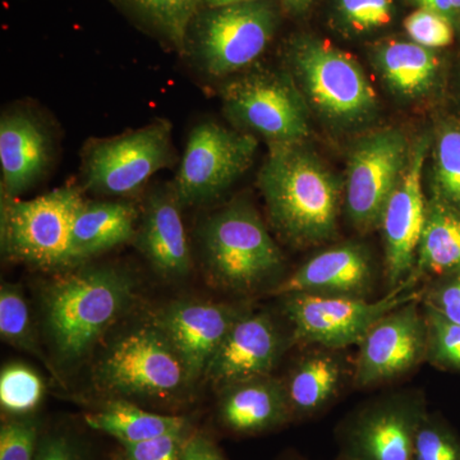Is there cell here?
Instances as JSON below:
<instances>
[{
  "label": "cell",
  "instance_id": "obj_22",
  "mask_svg": "<svg viewBox=\"0 0 460 460\" xmlns=\"http://www.w3.org/2000/svg\"><path fill=\"white\" fill-rule=\"evenodd\" d=\"M48 133L35 118L21 111L3 114L0 120L2 195L18 198L44 175L50 163Z\"/></svg>",
  "mask_w": 460,
  "mask_h": 460
},
{
  "label": "cell",
  "instance_id": "obj_19",
  "mask_svg": "<svg viewBox=\"0 0 460 460\" xmlns=\"http://www.w3.org/2000/svg\"><path fill=\"white\" fill-rule=\"evenodd\" d=\"M290 366L284 386L293 422L317 419L353 385V363L344 350L310 345Z\"/></svg>",
  "mask_w": 460,
  "mask_h": 460
},
{
  "label": "cell",
  "instance_id": "obj_34",
  "mask_svg": "<svg viewBox=\"0 0 460 460\" xmlns=\"http://www.w3.org/2000/svg\"><path fill=\"white\" fill-rule=\"evenodd\" d=\"M39 423L32 417H14L0 429V460H35Z\"/></svg>",
  "mask_w": 460,
  "mask_h": 460
},
{
  "label": "cell",
  "instance_id": "obj_18",
  "mask_svg": "<svg viewBox=\"0 0 460 460\" xmlns=\"http://www.w3.org/2000/svg\"><path fill=\"white\" fill-rule=\"evenodd\" d=\"M376 279V265L368 248L347 242L316 253L269 293L370 298Z\"/></svg>",
  "mask_w": 460,
  "mask_h": 460
},
{
  "label": "cell",
  "instance_id": "obj_31",
  "mask_svg": "<svg viewBox=\"0 0 460 460\" xmlns=\"http://www.w3.org/2000/svg\"><path fill=\"white\" fill-rule=\"evenodd\" d=\"M411 460H460V436L440 413L426 414L414 438Z\"/></svg>",
  "mask_w": 460,
  "mask_h": 460
},
{
  "label": "cell",
  "instance_id": "obj_11",
  "mask_svg": "<svg viewBox=\"0 0 460 460\" xmlns=\"http://www.w3.org/2000/svg\"><path fill=\"white\" fill-rule=\"evenodd\" d=\"M275 29L277 12L266 0L211 8L196 17L193 53L206 74L226 77L259 59Z\"/></svg>",
  "mask_w": 460,
  "mask_h": 460
},
{
  "label": "cell",
  "instance_id": "obj_27",
  "mask_svg": "<svg viewBox=\"0 0 460 460\" xmlns=\"http://www.w3.org/2000/svg\"><path fill=\"white\" fill-rule=\"evenodd\" d=\"M142 23L171 42L180 53L186 50L190 25L199 16L204 0H117Z\"/></svg>",
  "mask_w": 460,
  "mask_h": 460
},
{
  "label": "cell",
  "instance_id": "obj_23",
  "mask_svg": "<svg viewBox=\"0 0 460 460\" xmlns=\"http://www.w3.org/2000/svg\"><path fill=\"white\" fill-rule=\"evenodd\" d=\"M140 211L128 201H84L72 228L75 265L136 237Z\"/></svg>",
  "mask_w": 460,
  "mask_h": 460
},
{
  "label": "cell",
  "instance_id": "obj_37",
  "mask_svg": "<svg viewBox=\"0 0 460 460\" xmlns=\"http://www.w3.org/2000/svg\"><path fill=\"white\" fill-rule=\"evenodd\" d=\"M187 438L189 436L183 431L141 443L124 444L123 456L127 460H181Z\"/></svg>",
  "mask_w": 460,
  "mask_h": 460
},
{
  "label": "cell",
  "instance_id": "obj_38",
  "mask_svg": "<svg viewBox=\"0 0 460 460\" xmlns=\"http://www.w3.org/2000/svg\"><path fill=\"white\" fill-rule=\"evenodd\" d=\"M35 460H84L80 445L66 432H53L39 441Z\"/></svg>",
  "mask_w": 460,
  "mask_h": 460
},
{
  "label": "cell",
  "instance_id": "obj_26",
  "mask_svg": "<svg viewBox=\"0 0 460 460\" xmlns=\"http://www.w3.org/2000/svg\"><path fill=\"white\" fill-rule=\"evenodd\" d=\"M84 420L91 429L113 436L122 445L187 431L184 417L151 413L127 401L108 402L102 411L87 414Z\"/></svg>",
  "mask_w": 460,
  "mask_h": 460
},
{
  "label": "cell",
  "instance_id": "obj_45",
  "mask_svg": "<svg viewBox=\"0 0 460 460\" xmlns=\"http://www.w3.org/2000/svg\"><path fill=\"white\" fill-rule=\"evenodd\" d=\"M115 460H127V459H126V456H118V458H117V459H115Z\"/></svg>",
  "mask_w": 460,
  "mask_h": 460
},
{
  "label": "cell",
  "instance_id": "obj_36",
  "mask_svg": "<svg viewBox=\"0 0 460 460\" xmlns=\"http://www.w3.org/2000/svg\"><path fill=\"white\" fill-rule=\"evenodd\" d=\"M420 302L444 319L460 323V271L435 278L423 289Z\"/></svg>",
  "mask_w": 460,
  "mask_h": 460
},
{
  "label": "cell",
  "instance_id": "obj_14",
  "mask_svg": "<svg viewBox=\"0 0 460 460\" xmlns=\"http://www.w3.org/2000/svg\"><path fill=\"white\" fill-rule=\"evenodd\" d=\"M420 299L381 317L359 341L353 361V386L358 390L387 385L426 362L428 323Z\"/></svg>",
  "mask_w": 460,
  "mask_h": 460
},
{
  "label": "cell",
  "instance_id": "obj_28",
  "mask_svg": "<svg viewBox=\"0 0 460 460\" xmlns=\"http://www.w3.org/2000/svg\"><path fill=\"white\" fill-rule=\"evenodd\" d=\"M0 335L3 341L35 356L51 370L36 339L29 305L22 290L14 284L3 283L0 288Z\"/></svg>",
  "mask_w": 460,
  "mask_h": 460
},
{
  "label": "cell",
  "instance_id": "obj_12",
  "mask_svg": "<svg viewBox=\"0 0 460 460\" xmlns=\"http://www.w3.org/2000/svg\"><path fill=\"white\" fill-rule=\"evenodd\" d=\"M410 154L407 137L396 128L376 129L354 144L344 187L345 213L354 228H377Z\"/></svg>",
  "mask_w": 460,
  "mask_h": 460
},
{
  "label": "cell",
  "instance_id": "obj_30",
  "mask_svg": "<svg viewBox=\"0 0 460 460\" xmlns=\"http://www.w3.org/2000/svg\"><path fill=\"white\" fill-rule=\"evenodd\" d=\"M435 195L460 210V124L438 128L435 146Z\"/></svg>",
  "mask_w": 460,
  "mask_h": 460
},
{
  "label": "cell",
  "instance_id": "obj_41",
  "mask_svg": "<svg viewBox=\"0 0 460 460\" xmlns=\"http://www.w3.org/2000/svg\"><path fill=\"white\" fill-rule=\"evenodd\" d=\"M262 2V0H204V7L222 8L229 5L244 4V3Z\"/></svg>",
  "mask_w": 460,
  "mask_h": 460
},
{
  "label": "cell",
  "instance_id": "obj_24",
  "mask_svg": "<svg viewBox=\"0 0 460 460\" xmlns=\"http://www.w3.org/2000/svg\"><path fill=\"white\" fill-rule=\"evenodd\" d=\"M374 60L384 83L402 99H419L429 93L440 69L435 51L413 41L381 42L374 51Z\"/></svg>",
  "mask_w": 460,
  "mask_h": 460
},
{
  "label": "cell",
  "instance_id": "obj_25",
  "mask_svg": "<svg viewBox=\"0 0 460 460\" xmlns=\"http://www.w3.org/2000/svg\"><path fill=\"white\" fill-rule=\"evenodd\" d=\"M460 271V210L434 195L426 208L414 277L438 278Z\"/></svg>",
  "mask_w": 460,
  "mask_h": 460
},
{
  "label": "cell",
  "instance_id": "obj_7",
  "mask_svg": "<svg viewBox=\"0 0 460 460\" xmlns=\"http://www.w3.org/2000/svg\"><path fill=\"white\" fill-rule=\"evenodd\" d=\"M419 281V278H411L378 299L292 293L279 296L281 313L292 329L296 344L345 350L358 345L381 317L422 298L425 287L420 288Z\"/></svg>",
  "mask_w": 460,
  "mask_h": 460
},
{
  "label": "cell",
  "instance_id": "obj_5",
  "mask_svg": "<svg viewBox=\"0 0 460 460\" xmlns=\"http://www.w3.org/2000/svg\"><path fill=\"white\" fill-rule=\"evenodd\" d=\"M288 63L302 95L338 126H357L377 111V95L361 66L328 41L299 36L288 48Z\"/></svg>",
  "mask_w": 460,
  "mask_h": 460
},
{
  "label": "cell",
  "instance_id": "obj_42",
  "mask_svg": "<svg viewBox=\"0 0 460 460\" xmlns=\"http://www.w3.org/2000/svg\"><path fill=\"white\" fill-rule=\"evenodd\" d=\"M281 2L286 5L288 11L293 12V13H304L310 8L313 0H281Z\"/></svg>",
  "mask_w": 460,
  "mask_h": 460
},
{
  "label": "cell",
  "instance_id": "obj_15",
  "mask_svg": "<svg viewBox=\"0 0 460 460\" xmlns=\"http://www.w3.org/2000/svg\"><path fill=\"white\" fill-rule=\"evenodd\" d=\"M428 148V137L420 138L411 147L408 164L387 199L378 224L385 250L387 290L395 289L414 277L428 208L422 186Z\"/></svg>",
  "mask_w": 460,
  "mask_h": 460
},
{
  "label": "cell",
  "instance_id": "obj_35",
  "mask_svg": "<svg viewBox=\"0 0 460 460\" xmlns=\"http://www.w3.org/2000/svg\"><path fill=\"white\" fill-rule=\"evenodd\" d=\"M404 29L411 41L435 50L452 44L456 26L441 14L419 8L405 18Z\"/></svg>",
  "mask_w": 460,
  "mask_h": 460
},
{
  "label": "cell",
  "instance_id": "obj_44",
  "mask_svg": "<svg viewBox=\"0 0 460 460\" xmlns=\"http://www.w3.org/2000/svg\"><path fill=\"white\" fill-rule=\"evenodd\" d=\"M283 460H311V459L305 458V456H301V454H298V453H290L289 456H288L287 458H284Z\"/></svg>",
  "mask_w": 460,
  "mask_h": 460
},
{
  "label": "cell",
  "instance_id": "obj_3",
  "mask_svg": "<svg viewBox=\"0 0 460 460\" xmlns=\"http://www.w3.org/2000/svg\"><path fill=\"white\" fill-rule=\"evenodd\" d=\"M201 247L208 277L223 289L247 295L280 283L283 255L246 201L238 199L208 217Z\"/></svg>",
  "mask_w": 460,
  "mask_h": 460
},
{
  "label": "cell",
  "instance_id": "obj_9",
  "mask_svg": "<svg viewBox=\"0 0 460 460\" xmlns=\"http://www.w3.org/2000/svg\"><path fill=\"white\" fill-rule=\"evenodd\" d=\"M174 162L172 124L155 122L86 145L83 175L86 190L108 198H129Z\"/></svg>",
  "mask_w": 460,
  "mask_h": 460
},
{
  "label": "cell",
  "instance_id": "obj_40",
  "mask_svg": "<svg viewBox=\"0 0 460 460\" xmlns=\"http://www.w3.org/2000/svg\"><path fill=\"white\" fill-rule=\"evenodd\" d=\"M413 2L419 4L420 8L429 9V11L441 14V16L452 21L454 26L458 27V20H456L452 0H413Z\"/></svg>",
  "mask_w": 460,
  "mask_h": 460
},
{
  "label": "cell",
  "instance_id": "obj_20",
  "mask_svg": "<svg viewBox=\"0 0 460 460\" xmlns=\"http://www.w3.org/2000/svg\"><path fill=\"white\" fill-rule=\"evenodd\" d=\"M219 390L217 420L230 434H269L293 423L283 378L266 375Z\"/></svg>",
  "mask_w": 460,
  "mask_h": 460
},
{
  "label": "cell",
  "instance_id": "obj_39",
  "mask_svg": "<svg viewBox=\"0 0 460 460\" xmlns=\"http://www.w3.org/2000/svg\"><path fill=\"white\" fill-rule=\"evenodd\" d=\"M181 460H226V456L204 435H193L187 438L184 445L183 458Z\"/></svg>",
  "mask_w": 460,
  "mask_h": 460
},
{
  "label": "cell",
  "instance_id": "obj_21",
  "mask_svg": "<svg viewBox=\"0 0 460 460\" xmlns=\"http://www.w3.org/2000/svg\"><path fill=\"white\" fill-rule=\"evenodd\" d=\"M174 187H159L151 192L142 211L136 244L159 274L169 279L186 277L192 257Z\"/></svg>",
  "mask_w": 460,
  "mask_h": 460
},
{
  "label": "cell",
  "instance_id": "obj_13",
  "mask_svg": "<svg viewBox=\"0 0 460 460\" xmlns=\"http://www.w3.org/2000/svg\"><path fill=\"white\" fill-rule=\"evenodd\" d=\"M256 150L251 133L214 122L199 123L190 132L172 183L181 206L199 205L219 196L250 168Z\"/></svg>",
  "mask_w": 460,
  "mask_h": 460
},
{
  "label": "cell",
  "instance_id": "obj_1",
  "mask_svg": "<svg viewBox=\"0 0 460 460\" xmlns=\"http://www.w3.org/2000/svg\"><path fill=\"white\" fill-rule=\"evenodd\" d=\"M257 183L269 222L288 244L308 248L337 237L343 189L304 142L270 144Z\"/></svg>",
  "mask_w": 460,
  "mask_h": 460
},
{
  "label": "cell",
  "instance_id": "obj_33",
  "mask_svg": "<svg viewBox=\"0 0 460 460\" xmlns=\"http://www.w3.org/2000/svg\"><path fill=\"white\" fill-rule=\"evenodd\" d=\"M338 13L348 29L368 32L392 22L393 0H338Z\"/></svg>",
  "mask_w": 460,
  "mask_h": 460
},
{
  "label": "cell",
  "instance_id": "obj_17",
  "mask_svg": "<svg viewBox=\"0 0 460 460\" xmlns=\"http://www.w3.org/2000/svg\"><path fill=\"white\" fill-rule=\"evenodd\" d=\"M247 311L243 305L186 299L166 305L153 323L180 353L192 384L205 376L230 329Z\"/></svg>",
  "mask_w": 460,
  "mask_h": 460
},
{
  "label": "cell",
  "instance_id": "obj_2",
  "mask_svg": "<svg viewBox=\"0 0 460 460\" xmlns=\"http://www.w3.org/2000/svg\"><path fill=\"white\" fill-rule=\"evenodd\" d=\"M135 296L131 275L111 266L72 269L48 284L45 329L59 361L71 365L87 356Z\"/></svg>",
  "mask_w": 460,
  "mask_h": 460
},
{
  "label": "cell",
  "instance_id": "obj_29",
  "mask_svg": "<svg viewBox=\"0 0 460 460\" xmlns=\"http://www.w3.org/2000/svg\"><path fill=\"white\" fill-rule=\"evenodd\" d=\"M44 396L41 377L29 366L11 363L0 374V405L13 417H25L39 407Z\"/></svg>",
  "mask_w": 460,
  "mask_h": 460
},
{
  "label": "cell",
  "instance_id": "obj_32",
  "mask_svg": "<svg viewBox=\"0 0 460 460\" xmlns=\"http://www.w3.org/2000/svg\"><path fill=\"white\" fill-rule=\"evenodd\" d=\"M428 323L426 362L436 368L460 372V323L444 319L422 305Z\"/></svg>",
  "mask_w": 460,
  "mask_h": 460
},
{
  "label": "cell",
  "instance_id": "obj_10",
  "mask_svg": "<svg viewBox=\"0 0 460 460\" xmlns=\"http://www.w3.org/2000/svg\"><path fill=\"white\" fill-rule=\"evenodd\" d=\"M222 99L233 122L259 133L269 144H296L310 135L307 102L288 75L250 72L224 84Z\"/></svg>",
  "mask_w": 460,
  "mask_h": 460
},
{
  "label": "cell",
  "instance_id": "obj_8",
  "mask_svg": "<svg viewBox=\"0 0 460 460\" xmlns=\"http://www.w3.org/2000/svg\"><path fill=\"white\" fill-rule=\"evenodd\" d=\"M96 383L114 395L171 398L190 386L180 353L155 323L124 332L96 366Z\"/></svg>",
  "mask_w": 460,
  "mask_h": 460
},
{
  "label": "cell",
  "instance_id": "obj_6",
  "mask_svg": "<svg viewBox=\"0 0 460 460\" xmlns=\"http://www.w3.org/2000/svg\"><path fill=\"white\" fill-rule=\"evenodd\" d=\"M428 399L419 387L372 395L341 417L334 429L335 460H411Z\"/></svg>",
  "mask_w": 460,
  "mask_h": 460
},
{
  "label": "cell",
  "instance_id": "obj_16",
  "mask_svg": "<svg viewBox=\"0 0 460 460\" xmlns=\"http://www.w3.org/2000/svg\"><path fill=\"white\" fill-rule=\"evenodd\" d=\"M296 345L292 329H283L266 311L248 310L230 329L206 368V380L217 389L272 375L284 354Z\"/></svg>",
  "mask_w": 460,
  "mask_h": 460
},
{
  "label": "cell",
  "instance_id": "obj_4",
  "mask_svg": "<svg viewBox=\"0 0 460 460\" xmlns=\"http://www.w3.org/2000/svg\"><path fill=\"white\" fill-rule=\"evenodd\" d=\"M84 204L75 187L20 199L2 195L0 241L3 256L45 271L78 268L71 251L72 228Z\"/></svg>",
  "mask_w": 460,
  "mask_h": 460
},
{
  "label": "cell",
  "instance_id": "obj_43",
  "mask_svg": "<svg viewBox=\"0 0 460 460\" xmlns=\"http://www.w3.org/2000/svg\"><path fill=\"white\" fill-rule=\"evenodd\" d=\"M454 11H456L458 26H460V0H452Z\"/></svg>",
  "mask_w": 460,
  "mask_h": 460
}]
</instances>
